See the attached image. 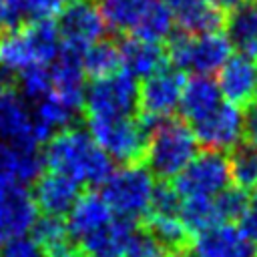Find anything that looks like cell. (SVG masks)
<instances>
[{
	"label": "cell",
	"mask_w": 257,
	"mask_h": 257,
	"mask_svg": "<svg viewBox=\"0 0 257 257\" xmlns=\"http://www.w3.org/2000/svg\"><path fill=\"white\" fill-rule=\"evenodd\" d=\"M44 167L52 173L64 175L78 185H102L112 173V159L92 141L88 131L80 126H66L54 133L44 145Z\"/></svg>",
	"instance_id": "cell-1"
},
{
	"label": "cell",
	"mask_w": 257,
	"mask_h": 257,
	"mask_svg": "<svg viewBox=\"0 0 257 257\" xmlns=\"http://www.w3.org/2000/svg\"><path fill=\"white\" fill-rule=\"evenodd\" d=\"M199 153V143L181 116L159 120L147 137L143 165L159 181H173Z\"/></svg>",
	"instance_id": "cell-2"
},
{
	"label": "cell",
	"mask_w": 257,
	"mask_h": 257,
	"mask_svg": "<svg viewBox=\"0 0 257 257\" xmlns=\"http://www.w3.org/2000/svg\"><path fill=\"white\" fill-rule=\"evenodd\" d=\"M155 185V177L143 163L120 165L100 185V197L116 217L139 223L149 213Z\"/></svg>",
	"instance_id": "cell-3"
},
{
	"label": "cell",
	"mask_w": 257,
	"mask_h": 257,
	"mask_svg": "<svg viewBox=\"0 0 257 257\" xmlns=\"http://www.w3.org/2000/svg\"><path fill=\"white\" fill-rule=\"evenodd\" d=\"M167 60L179 70H195L197 74L217 72L225 60L231 56V42L223 30L189 34V32H171L165 40Z\"/></svg>",
	"instance_id": "cell-4"
},
{
	"label": "cell",
	"mask_w": 257,
	"mask_h": 257,
	"mask_svg": "<svg viewBox=\"0 0 257 257\" xmlns=\"http://www.w3.org/2000/svg\"><path fill=\"white\" fill-rule=\"evenodd\" d=\"M92 141L120 165L143 163L149 133L137 116H84Z\"/></svg>",
	"instance_id": "cell-5"
},
{
	"label": "cell",
	"mask_w": 257,
	"mask_h": 257,
	"mask_svg": "<svg viewBox=\"0 0 257 257\" xmlns=\"http://www.w3.org/2000/svg\"><path fill=\"white\" fill-rule=\"evenodd\" d=\"M183 84H185L183 70L169 64L143 78L137 96V118L141 120L147 133L159 120L173 116V112L179 108Z\"/></svg>",
	"instance_id": "cell-6"
},
{
	"label": "cell",
	"mask_w": 257,
	"mask_h": 257,
	"mask_svg": "<svg viewBox=\"0 0 257 257\" xmlns=\"http://www.w3.org/2000/svg\"><path fill=\"white\" fill-rule=\"evenodd\" d=\"M139 84L126 70L92 80L84 88V116H133L137 114Z\"/></svg>",
	"instance_id": "cell-7"
},
{
	"label": "cell",
	"mask_w": 257,
	"mask_h": 257,
	"mask_svg": "<svg viewBox=\"0 0 257 257\" xmlns=\"http://www.w3.org/2000/svg\"><path fill=\"white\" fill-rule=\"evenodd\" d=\"M229 161L227 153L205 149L171 181L181 199L215 197L229 187Z\"/></svg>",
	"instance_id": "cell-8"
},
{
	"label": "cell",
	"mask_w": 257,
	"mask_h": 257,
	"mask_svg": "<svg viewBox=\"0 0 257 257\" xmlns=\"http://www.w3.org/2000/svg\"><path fill=\"white\" fill-rule=\"evenodd\" d=\"M60 34V46L72 52L82 54L92 42L104 36L106 24L100 16V10L90 0H72L56 20Z\"/></svg>",
	"instance_id": "cell-9"
},
{
	"label": "cell",
	"mask_w": 257,
	"mask_h": 257,
	"mask_svg": "<svg viewBox=\"0 0 257 257\" xmlns=\"http://www.w3.org/2000/svg\"><path fill=\"white\" fill-rule=\"evenodd\" d=\"M197 143L211 151H231L243 141V112L231 102H219L205 118L191 124Z\"/></svg>",
	"instance_id": "cell-10"
},
{
	"label": "cell",
	"mask_w": 257,
	"mask_h": 257,
	"mask_svg": "<svg viewBox=\"0 0 257 257\" xmlns=\"http://www.w3.org/2000/svg\"><path fill=\"white\" fill-rule=\"evenodd\" d=\"M187 257H257V245L233 223H219L191 237Z\"/></svg>",
	"instance_id": "cell-11"
},
{
	"label": "cell",
	"mask_w": 257,
	"mask_h": 257,
	"mask_svg": "<svg viewBox=\"0 0 257 257\" xmlns=\"http://www.w3.org/2000/svg\"><path fill=\"white\" fill-rule=\"evenodd\" d=\"M82 54L66 50L60 46L56 58L50 62V94L56 96L64 106L72 112L82 110L84 100V70H82Z\"/></svg>",
	"instance_id": "cell-12"
},
{
	"label": "cell",
	"mask_w": 257,
	"mask_h": 257,
	"mask_svg": "<svg viewBox=\"0 0 257 257\" xmlns=\"http://www.w3.org/2000/svg\"><path fill=\"white\" fill-rule=\"evenodd\" d=\"M0 143L14 149H38L32 110L16 88L0 92Z\"/></svg>",
	"instance_id": "cell-13"
},
{
	"label": "cell",
	"mask_w": 257,
	"mask_h": 257,
	"mask_svg": "<svg viewBox=\"0 0 257 257\" xmlns=\"http://www.w3.org/2000/svg\"><path fill=\"white\" fill-rule=\"evenodd\" d=\"M217 86L227 102L245 108L257 96V60L245 54H233L217 70Z\"/></svg>",
	"instance_id": "cell-14"
},
{
	"label": "cell",
	"mask_w": 257,
	"mask_h": 257,
	"mask_svg": "<svg viewBox=\"0 0 257 257\" xmlns=\"http://www.w3.org/2000/svg\"><path fill=\"white\" fill-rule=\"evenodd\" d=\"M80 195H82V185L52 171L42 173L34 181V189H32V199L38 211L56 217H64Z\"/></svg>",
	"instance_id": "cell-15"
},
{
	"label": "cell",
	"mask_w": 257,
	"mask_h": 257,
	"mask_svg": "<svg viewBox=\"0 0 257 257\" xmlns=\"http://www.w3.org/2000/svg\"><path fill=\"white\" fill-rule=\"evenodd\" d=\"M38 217V207L26 187H12L0 197V243L22 237Z\"/></svg>",
	"instance_id": "cell-16"
},
{
	"label": "cell",
	"mask_w": 257,
	"mask_h": 257,
	"mask_svg": "<svg viewBox=\"0 0 257 257\" xmlns=\"http://www.w3.org/2000/svg\"><path fill=\"white\" fill-rule=\"evenodd\" d=\"M114 213L106 205V201L100 197V193L94 191H82V195L76 199L72 209L66 213V233L72 243H78L80 239L88 237L90 233L104 227Z\"/></svg>",
	"instance_id": "cell-17"
},
{
	"label": "cell",
	"mask_w": 257,
	"mask_h": 257,
	"mask_svg": "<svg viewBox=\"0 0 257 257\" xmlns=\"http://www.w3.org/2000/svg\"><path fill=\"white\" fill-rule=\"evenodd\" d=\"M120 50V66L135 78H147L149 74L161 70L169 64L165 44L149 42L131 34L116 36Z\"/></svg>",
	"instance_id": "cell-18"
},
{
	"label": "cell",
	"mask_w": 257,
	"mask_h": 257,
	"mask_svg": "<svg viewBox=\"0 0 257 257\" xmlns=\"http://www.w3.org/2000/svg\"><path fill=\"white\" fill-rule=\"evenodd\" d=\"M137 221L112 217L104 227L76 243L82 257H124L128 239L137 229Z\"/></svg>",
	"instance_id": "cell-19"
},
{
	"label": "cell",
	"mask_w": 257,
	"mask_h": 257,
	"mask_svg": "<svg viewBox=\"0 0 257 257\" xmlns=\"http://www.w3.org/2000/svg\"><path fill=\"white\" fill-rule=\"evenodd\" d=\"M179 30L189 34L217 32L225 28L227 14L211 0H165Z\"/></svg>",
	"instance_id": "cell-20"
},
{
	"label": "cell",
	"mask_w": 257,
	"mask_h": 257,
	"mask_svg": "<svg viewBox=\"0 0 257 257\" xmlns=\"http://www.w3.org/2000/svg\"><path fill=\"white\" fill-rule=\"evenodd\" d=\"M219 102H221V92L217 82L207 74H195L183 84L179 112L185 122L195 124L201 118H205L213 108H217Z\"/></svg>",
	"instance_id": "cell-21"
},
{
	"label": "cell",
	"mask_w": 257,
	"mask_h": 257,
	"mask_svg": "<svg viewBox=\"0 0 257 257\" xmlns=\"http://www.w3.org/2000/svg\"><path fill=\"white\" fill-rule=\"evenodd\" d=\"M225 34L231 46L239 54L257 60V4L255 0H243L225 18Z\"/></svg>",
	"instance_id": "cell-22"
},
{
	"label": "cell",
	"mask_w": 257,
	"mask_h": 257,
	"mask_svg": "<svg viewBox=\"0 0 257 257\" xmlns=\"http://www.w3.org/2000/svg\"><path fill=\"white\" fill-rule=\"evenodd\" d=\"M84 76L98 80L120 70V50L116 36H102L82 52Z\"/></svg>",
	"instance_id": "cell-23"
},
{
	"label": "cell",
	"mask_w": 257,
	"mask_h": 257,
	"mask_svg": "<svg viewBox=\"0 0 257 257\" xmlns=\"http://www.w3.org/2000/svg\"><path fill=\"white\" fill-rule=\"evenodd\" d=\"M153 0H98L100 16L114 36L131 34Z\"/></svg>",
	"instance_id": "cell-24"
},
{
	"label": "cell",
	"mask_w": 257,
	"mask_h": 257,
	"mask_svg": "<svg viewBox=\"0 0 257 257\" xmlns=\"http://www.w3.org/2000/svg\"><path fill=\"white\" fill-rule=\"evenodd\" d=\"M20 32L26 38V44L32 52L36 64H50L60 50V34L56 22L52 18L46 20H30Z\"/></svg>",
	"instance_id": "cell-25"
},
{
	"label": "cell",
	"mask_w": 257,
	"mask_h": 257,
	"mask_svg": "<svg viewBox=\"0 0 257 257\" xmlns=\"http://www.w3.org/2000/svg\"><path fill=\"white\" fill-rule=\"evenodd\" d=\"M143 227L151 231L173 255L183 253L189 247L191 235L181 223L179 215H159V213H147L143 219Z\"/></svg>",
	"instance_id": "cell-26"
},
{
	"label": "cell",
	"mask_w": 257,
	"mask_h": 257,
	"mask_svg": "<svg viewBox=\"0 0 257 257\" xmlns=\"http://www.w3.org/2000/svg\"><path fill=\"white\" fill-rule=\"evenodd\" d=\"M179 219L189 231V235H197L209 227H215L219 223H225L219 207L215 203V197H191L183 199L179 207Z\"/></svg>",
	"instance_id": "cell-27"
},
{
	"label": "cell",
	"mask_w": 257,
	"mask_h": 257,
	"mask_svg": "<svg viewBox=\"0 0 257 257\" xmlns=\"http://www.w3.org/2000/svg\"><path fill=\"white\" fill-rule=\"evenodd\" d=\"M229 177L235 187L243 191L257 189V147L241 141L231 151H227Z\"/></svg>",
	"instance_id": "cell-28"
},
{
	"label": "cell",
	"mask_w": 257,
	"mask_h": 257,
	"mask_svg": "<svg viewBox=\"0 0 257 257\" xmlns=\"http://www.w3.org/2000/svg\"><path fill=\"white\" fill-rule=\"evenodd\" d=\"M173 14L165 0H153V4L147 8L139 24L133 28L131 36L149 40V42H161L167 40L173 32Z\"/></svg>",
	"instance_id": "cell-29"
},
{
	"label": "cell",
	"mask_w": 257,
	"mask_h": 257,
	"mask_svg": "<svg viewBox=\"0 0 257 257\" xmlns=\"http://www.w3.org/2000/svg\"><path fill=\"white\" fill-rule=\"evenodd\" d=\"M16 90L22 98L38 102L50 94V72L46 64H30L16 72Z\"/></svg>",
	"instance_id": "cell-30"
},
{
	"label": "cell",
	"mask_w": 257,
	"mask_h": 257,
	"mask_svg": "<svg viewBox=\"0 0 257 257\" xmlns=\"http://www.w3.org/2000/svg\"><path fill=\"white\" fill-rule=\"evenodd\" d=\"M0 64L12 72H20L22 68L36 64L26 44V38L20 30L14 34H6L4 40L0 42Z\"/></svg>",
	"instance_id": "cell-31"
},
{
	"label": "cell",
	"mask_w": 257,
	"mask_h": 257,
	"mask_svg": "<svg viewBox=\"0 0 257 257\" xmlns=\"http://www.w3.org/2000/svg\"><path fill=\"white\" fill-rule=\"evenodd\" d=\"M30 233H32V239L42 249L68 239L64 217H56V215H38L34 225L30 227Z\"/></svg>",
	"instance_id": "cell-32"
},
{
	"label": "cell",
	"mask_w": 257,
	"mask_h": 257,
	"mask_svg": "<svg viewBox=\"0 0 257 257\" xmlns=\"http://www.w3.org/2000/svg\"><path fill=\"white\" fill-rule=\"evenodd\" d=\"M124 257H171V253L151 231L139 223L128 239Z\"/></svg>",
	"instance_id": "cell-33"
},
{
	"label": "cell",
	"mask_w": 257,
	"mask_h": 257,
	"mask_svg": "<svg viewBox=\"0 0 257 257\" xmlns=\"http://www.w3.org/2000/svg\"><path fill=\"white\" fill-rule=\"evenodd\" d=\"M20 161L22 151L6 143H0V197L12 187H24L20 183Z\"/></svg>",
	"instance_id": "cell-34"
},
{
	"label": "cell",
	"mask_w": 257,
	"mask_h": 257,
	"mask_svg": "<svg viewBox=\"0 0 257 257\" xmlns=\"http://www.w3.org/2000/svg\"><path fill=\"white\" fill-rule=\"evenodd\" d=\"M247 199H249V193L231 185L227 189H223L219 195H215V203L219 207V213L223 217L225 223H231L235 219L241 217L245 205H247Z\"/></svg>",
	"instance_id": "cell-35"
},
{
	"label": "cell",
	"mask_w": 257,
	"mask_h": 257,
	"mask_svg": "<svg viewBox=\"0 0 257 257\" xmlns=\"http://www.w3.org/2000/svg\"><path fill=\"white\" fill-rule=\"evenodd\" d=\"M26 0H0V34H14L26 26Z\"/></svg>",
	"instance_id": "cell-36"
},
{
	"label": "cell",
	"mask_w": 257,
	"mask_h": 257,
	"mask_svg": "<svg viewBox=\"0 0 257 257\" xmlns=\"http://www.w3.org/2000/svg\"><path fill=\"white\" fill-rule=\"evenodd\" d=\"M181 195L175 191L171 181H159L153 191L151 207L149 213H159V215H179L181 207Z\"/></svg>",
	"instance_id": "cell-37"
},
{
	"label": "cell",
	"mask_w": 257,
	"mask_h": 257,
	"mask_svg": "<svg viewBox=\"0 0 257 257\" xmlns=\"http://www.w3.org/2000/svg\"><path fill=\"white\" fill-rule=\"evenodd\" d=\"M0 257H46L44 249L32 237H16L0 247Z\"/></svg>",
	"instance_id": "cell-38"
},
{
	"label": "cell",
	"mask_w": 257,
	"mask_h": 257,
	"mask_svg": "<svg viewBox=\"0 0 257 257\" xmlns=\"http://www.w3.org/2000/svg\"><path fill=\"white\" fill-rule=\"evenodd\" d=\"M72 0H26L28 20H46L58 16Z\"/></svg>",
	"instance_id": "cell-39"
},
{
	"label": "cell",
	"mask_w": 257,
	"mask_h": 257,
	"mask_svg": "<svg viewBox=\"0 0 257 257\" xmlns=\"http://www.w3.org/2000/svg\"><path fill=\"white\" fill-rule=\"evenodd\" d=\"M243 235L257 245V189L251 191L249 199H247V205L239 217V225H237Z\"/></svg>",
	"instance_id": "cell-40"
},
{
	"label": "cell",
	"mask_w": 257,
	"mask_h": 257,
	"mask_svg": "<svg viewBox=\"0 0 257 257\" xmlns=\"http://www.w3.org/2000/svg\"><path fill=\"white\" fill-rule=\"evenodd\" d=\"M243 139H245V143L257 147V96L245 106V112H243Z\"/></svg>",
	"instance_id": "cell-41"
},
{
	"label": "cell",
	"mask_w": 257,
	"mask_h": 257,
	"mask_svg": "<svg viewBox=\"0 0 257 257\" xmlns=\"http://www.w3.org/2000/svg\"><path fill=\"white\" fill-rule=\"evenodd\" d=\"M44 255L46 257H82L80 251H78V247H76V243H72L70 239L46 247L44 249Z\"/></svg>",
	"instance_id": "cell-42"
},
{
	"label": "cell",
	"mask_w": 257,
	"mask_h": 257,
	"mask_svg": "<svg viewBox=\"0 0 257 257\" xmlns=\"http://www.w3.org/2000/svg\"><path fill=\"white\" fill-rule=\"evenodd\" d=\"M10 88H16V72L0 64V92L10 90Z\"/></svg>",
	"instance_id": "cell-43"
},
{
	"label": "cell",
	"mask_w": 257,
	"mask_h": 257,
	"mask_svg": "<svg viewBox=\"0 0 257 257\" xmlns=\"http://www.w3.org/2000/svg\"><path fill=\"white\" fill-rule=\"evenodd\" d=\"M211 2H213V4H215L219 10H223V12L227 14V12H231L235 6H239L243 0H211Z\"/></svg>",
	"instance_id": "cell-44"
},
{
	"label": "cell",
	"mask_w": 257,
	"mask_h": 257,
	"mask_svg": "<svg viewBox=\"0 0 257 257\" xmlns=\"http://www.w3.org/2000/svg\"><path fill=\"white\" fill-rule=\"evenodd\" d=\"M255 4H257V0H255Z\"/></svg>",
	"instance_id": "cell-45"
},
{
	"label": "cell",
	"mask_w": 257,
	"mask_h": 257,
	"mask_svg": "<svg viewBox=\"0 0 257 257\" xmlns=\"http://www.w3.org/2000/svg\"><path fill=\"white\" fill-rule=\"evenodd\" d=\"M90 2H94V0H90Z\"/></svg>",
	"instance_id": "cell-46"
}]
</instances>
